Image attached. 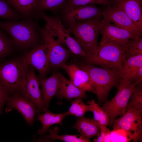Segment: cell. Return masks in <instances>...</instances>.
<instances>
[{"label":"cell","instance_id":"6da1fadb","mask_svg":"<svg viewBox=\"0 0 142 142\" xmlns=\"http://www.w3.org/2000/svg\"><path fill=\"white\" fill-rule=\"evenodd\" d=\"M0 28L8 34L15 47L24 50L30 49L40 43V35L36 23L32 19L21 21H0Z\"/></svg>","mask_w":142,"mask_h":142},{"label":"cell","instance_id":"7a4b0ae2","mask_svg":"<svg viewBox=\"0 0 142 142\" xmlns=\"http://www.w3.org/2000/svg\"><path fill=\"white\" fill-rule=\"evenodd\" d=\"M76 65L88 74L98 102L107 101L110 91L118 84L120 79L119 71L107 68H98L85 63H78Z\"/></svg>","mask_w":142,"mask_h":142},{"label":"cell","instance_id":"3957f363","mask_svg":"<svg viewBox=\"0 0 142 142\" xmlns=\"http://www.w3.org/2000/svg\"><path fill=\"white\" fill-rule=\"evenodd\" d=\"M102 16L79 23H68L69 27L67 30L69 33L74 35L73 38L83 48L86 54L85 57L97 51Z\"/></svg>","mask_w":142,"mask_h":142},{"label":"cell","instance_id":"277c9868","mask_svg":"<svg viewBox=\"0 0 142 142\" xmlns=\"http://www.w3.org/2000/svg\"><path fill=\"white\" fill-rule=\"evenodd\" d=\"M125 45L113 43L98 46L95 53L84 57L85 63L103 68L121 70L125 60Z\"/></svg>","mask_w":142,"mask_h":142},{"label":"cell","instance_id":"5b68a950","mask_svg":"<svg viewBox=\"0 0 142 142\" xmlns=\"http://www.w3.org/2000/svg\"><path fill=\"white\" fill-rule=\"evenodd\" d=\"M28 67L20 58L0 64V83L9 94L20 91L25 81Z\"/></svg>","mask_w":142,"mask_h":142},{"label":"cell","instance_id":"8992f818","mask_svg":"<svg viewBox=\"0 0 142 142\" xmlns=\"http://www.w3.org/2000/svg\"><path fill=\"white\" fill-rule=\"evenodd\" d=\"M136 85L126 77L120 78L117 86L118 90L116 95L103 104L102 108L109 115L110 126L117 116H121L125 113L127 105Z\"/></svg>","mask_w":142,"mask_h":142},{"label":"cell","instance_id":"52a82bcc","mask_svg":"<svg viewBox=\"0 0 142 142\" xmlns=\"http://www.w3.org/2000/svg\"><path fill=\"white\" fill-rule=\"evenodd\" d=\"M37 16L45 20L47 23L45 26L52 35L54 37H58V39L66 45L72 52L84 57L86 56V53L83 48L70 36L59 17L49 16L44 11L36 14L35 16Z\"/></svg>","mask_w":142,"mask_h":142},{"label":"cell","instance_id":"ba28073f","mask_svg":"<svg viewBox=\"0 0 142 142\" xmlns=\"http://www.w3.org/2000/svg\"><path fill=\"white\" fill-rule=\"evenodd\" d=\"M113 130H124L133 142L142 141V109H130L114 121Z\"/></svg>","mask_w":142,"mask_h":142},{"label":"cell","instance_id":"9c48e42d","mask_svg":"<svg viewBox=\"0 0 142 142\" xmlns=\"http://www.w3.org/2000/svg\"><path fill=\"white\" fill-rule=\"evenodd\" d=\"M38 32L49 50L50 68H60L71 56V52L63 47L62 43L55 39L45 25L44 27H38Z\"/></svg>","mask_w":142,"mask_h":142},{"label":"cell","instance_id":"30bf717a","mask_svg":"<svg viewBox=\"0 0 142 142\" xmlns=\"http://www.w3.org/2000/svg\"><path fill=\"white\" fill-rule=\"evenodd\" d=\"M20 59L26 66L35 68L40 77H44L50 68L49 49L43 42L26 52Z\"/></svg>","mask_w":142,"mask_h":142},{"label":"cell","instance_id":"8fae6325","mask_svg":"<svg viewBox=\"0 0 142 142\" xmlns=\"http://www.w3.org/2000/svg\"><path fill=\"white\" fill-rule=\"evenodd\" d=\"M99 32L102 36L100 44L103 45L109 43H113L125 46L131 39L140 38L128 31L121 28L105 19L102 20L100 27Z\"/></svg>","mask_w":142,"mask_h":142},{"label":"cell","instance_id":"7c38bea8","mask_svg":"<svg viewBox=\"0 0 142 142\" xmlns=\"http://www.w3.org/2000/svg\"><path fill=\"white\" fill-rule=\"evenodd\" d=\"M103 19L112 22L115 25L126 30L139 38H141L142 31L121 9L113 4L107 6L102 11Z\"/></svg>","mask_w":142,"mask_h":142},{"label":"cell","instance_id":"4fadbf2b","mask_svg":"<svg viewBox=\"0 0 142 142\" xmlns=\"http://www.w3.org/2000/svg\"><path fill=\"white\" fill-rule=\"evenodd\" d=\"M19 92L33 102L36 106L37 114H39L41 112L45 111L48 110L44 106L39 83L33 67L28 66L25 81Z\"/></svg>","mask_w":142,"mask_h":142},{"label":"cell","instance_id":"5bb4252c","mask_svg":"<svg viewBox=\"0 0 142 142\" xmlns=\"http://www.w3.org/2000/svg\"><path fill=\"white\" fill-rule=\"evenodd\" d=\"M8 106L17 110L23 116L27 124H33L37 113L36 106L29 98L17 92L9 97L7 101Z\"/></svg>","mask_w":142,"mask_h":142},{"label":"cell","instance_id":"9a60e30c","mask_svg":"<svg viewBox=\"0 0 142 142\" xmlns=\"http://www.w3.org/2000/svg\"><path fill=\"white\" fill-rule=\"evenodd\" d=\"M102 11L94 5L67 6L65 17L68 23H77L102 16Z\"/></svg>","mask_w":142,"mask_h":142},{"label":"cell","instance_id":"2e32d148","mask_svg":"<svg viewBox=\"0 0 142 142\" xmlns=\"http://www.w3.org/2000/svg\"><path fill=\"white\" fill-rule=\"evenodd\" d=\"M64 70L69 77L70 82L76 87L85 92H95L89 75L85 71L76 65H62L60 67Z\"/></svg>","mask_w":142,"mask_h":142},{"label":"cell","instance_id":"e0dca14e","mask_svg":"<svg viewBox=\"0 0 142 142\" xmlns=\"http://www.w3.org/2000/svg\"><path fill=\"white\" fill-rule=\"evenodd\" d=\"M37 79L42 87L41 92L44 106L48 109L50 100L57 94L60 88V73L54 72L48 78L39 77Z\"/></svg>","mask_w":142,"mask_h":142},{"label":"cell","instance_id":"ac0fdd59","mask_svg":"<svg viewBox=\"0 0 142 142\" xmlns=\"http://www.w3.org/2000/svg\"><path fill=\"white\" fill-rule=\"evenodd\" d=\"M112 4L122 10L142 31V0H112Z\"/></svg>","mask_w":142,"mask_h":142},{"label":"cell","instance_id":"d6986e66","mask_svg":"<svg viewBox=\"0 0 142 142\" xmlns=\"http://www.w3.org/2000/svg\"><path fill=\"white\" fill-rule=\"evenodd\" d=\"M73 127L89 140L92 137L98 136L100 131L99 124L93 118L89 119L84 116L78 118Z\"/></svg>","mask_w":142,"mask_h":142},{"label":"cell","instance_id":"ffe728a7","mask_svg":"<svg viewBox=\"0 0 142 142\" xmlns=\"http://www.w3.org/2000/svg\"><path fill=\"white\" fill-rule=\"evenodd\" d=\"M60 81V88L57 94L60 99L71 100L77 98H87L85 92L77 88L61 73Z\"/></svg>","mask_w":142,"mask_h":142},{"label":"cell","instance_id":"44dd1931","mask_svg":"<svg viewBox=\"0 0 142 142\" xmlns=\"http://www.w3.org/2000/svg\"><path fill=\"white\" fill-rule=\"evenodd\" d=\"M66 116L65 113L54 114L48 110L43 114L37 115V119L42 125V128L38 131V134L43 135L52 125L58 124L62 125L63 120Z\"/></svg>","mask_w":142,"mask_h":142},{"label":"cell","instance_id":"7402d4cb","mask_svg":"<svg viewBox=\"0 0 142 142\" xmlns=\"http://www.w3.org/2000/svg\"><path fill=\"white\" fill-rule=\"evenodd\" d=\"M15 11L26 18L32 19L38 0H7Z\"/></svg>","mask_w":142,"mask_h":142},{"label":"cell","instance_id":"603a6c76","mask_svg":"<svg viewBox=\"0 0 142 142\" xmlns=\"http://www.w3.org/2000/svg\"><path fill=\"white\" fill-rule=\"evenodd\" d=\"M49 134L45 136L44 139L47 140H60L66 142H89L88 139L81 135H70L65 134L59 135L58 134L59 131V128L56 127L53 129L48 130Z\"/></svg>","mask_w":142,"mask_h":142},{"label":"cell","instance_id":"cb8c5ba5","mask_svg":"<svg viewBox=\"0 0 142 142\" xmlns=\"http://www.w3.org/2000/svg\"><path fill=\"white\" fill-rule=\"evenodd\" d=\"M142 67V54L125 59L119 72L120 79Z\"/></svg>","mask_w":142,"mask_h":142},{"label":"cell","instance_id":"d4e9b609","mask_svg":"<svg viewBox=\"0 0 142 142\" xmlns=\"http://www.w3.org/2000/svg\"><path fill=\"white\" fill-rule=\"evenodd\" d=\"M15 47L14 42L11 38L0 28V60L11 53Z\"/></svg>","mask_w":142,"mask_h":142},{"label":"cell","instance_id":"484cf974","mask_svg":"<svg viewBox=\"0 0 142 142\" xmlns=\"http://www.w3.org/2000/svg\"><path fill=\"white\" fill-rule=\"evenodd\" d=\"M0 17L12 21L25 18L11 8L7 0H0Z\"/></svg>","mask_w":142,"mask_h":142},{"label":"cell","instance_id":"4316f807","mask_svg":"<svg viewBox=\"0 0 142 142\" xmlns=\"http://www.w3.org/2000/svg\"><path fill=\"white\" fill-rule=\"evenodd\" d=\"M82 99L77 98L71 102L69 109L65 113L66 115H71L81 117L84 116L86 112L90 111L88 105L84 103Z\"/></svg>","mask_w":142,"mask_h":142},{"label":"cell","instance_id":"83f0119b","mask_svg":"<svg viewBox=\"0 0 142 142\" xmlns=\"http://www.w3.org/2000/svg\"><path fill=\"white\" fill-rule=\"evenodd\" d=\"M67 0H38L33 16L36 13L45 10L54 11L60 8Z\"/></svg>","mask_w":142,"mask_h":142},{"label":"cell","instance_id":"f1b7e54d","mask_svg":"<svg viewBox=\"0 0 142 142\" xmlns=\"http://www.w3.org/2000/svg\"><path fill=\"white\" fill-rule=\"evenodd\" d=\"M142 54V39H131L125 45V59Z\"/></svg>","mask_w":142,"mask_h":142},{"label":"cell","instance_id":"f546056e","mask_svg":"<svg viewBox=\"0 0 142 142\" xmlns=\"http://www.w3.org/2000/svg\"><path fill=\"white\" fill-rule=\"evenodd\" d=\"M127 105L126 110L130 109H142V84L137 85Z\"/></svg>","mask_w":142,"mask_h":142},{"label":"cell","instance_id":"4dcf8cb0","mask_svg":"<svg viewBox=\"0 0 142 142\" xmlns=\"http://www.w3.org/2000/svg\"><path fill=\"white\" fill-rule=\"evenodd\" d=\"M67 6H79L97 4L108 6L112 4V0H67Z\"/></svg>","mask_w":142,"mask_h":142},{"label":"cell","instance_id":"1f68e13d","mask_svg":"<svg viewBox=\"0 0 142 142\" xmlns=\"http://www.w3.org/2000/svg\"><path fill=\"white\" fill-rule=\"evenodd\" d=\"M88 103L90 111L92 112L93 114V118L99 124L102 107L99 106L98 104L96 103L93 99L88 102Z\"/></svg>","mask_w":142,"mask_h":142},{"label":"cell","instance_id":"d6a6232c","mask_svg":"<svg viewBox=\"0 0 142 142\" xmlns=\"http://www.w3.org/2000/svg\"><path fill=\"white\" fill-rule=\"evenodd\" d=\"M124 77L129 78L132 81L135 82L137 85L142 83V67L139 68Z\"/></svg>","mask_w":142,"mask_h":142},{"label":"cell","instance_id":"836d02e7","mask_svg":"<svg viewBox=\"0 0 142 142\" xmlns=\"http://www.w3.org/2000/svg\"><path fill=\"white\" fill-rule=\"evenodd\" d=\"M110 123L109 117L107 113L102 108L100 113L99 125L100 128L107 127Z\"/></svg>","mask_w":142,"mask_h":142},{"label":"cell","instance_id":"e575fe53","mask_svg":"<svg viewBox=\"0 0 142 142\" xmlns=\"http://www.w3.org/2000/svg\"><path fill=\"white\" fill-rule=\"evenodd\" d=\"M9 94L0 83V112H1L4 103L9 97Z\"/></svg>","mask_w":142,"mask_h":142},{"label":"cell","instance_id":"d590c367","mask_svg":"<svg viewBox=\"0 0 142 142\" xmlns=\"http://www.w3.org/2000/svg\"><path fill=\"white\" fill-rule=\"evenodd\" d=\"M110 132V131L107 127L100 128V135L99 134L98 136V138L94 139V142H104L105 139L106 135Z\"/></svg>","mask_w":142,"mask_h":142}]
</instances>
